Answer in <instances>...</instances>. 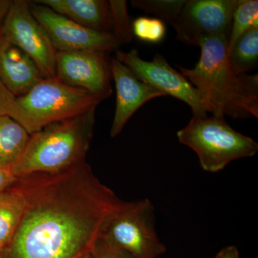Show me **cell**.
I'll return each instance as SVG.
<instances>
[{
  "label": "cell",
  "mask_w": 258,
  "mask_h": 258,
  "mask_svg": "<svg viewBox=\"0 0 258 258\" xmlns=\"http://www.w3.org/2000/svg\"><path fill=\"white\" fill-rule=\"evenodd\" d=\"M32 15L42 25L57 52L98 51L110 53L120 43L111 33L85 28L36 2L30 3Z\"/></svg>",
  "instance_id": "cell-10"
},
{
  "label": "cell",
  "mask_w": 258,
  "mask_h": 258,
  "mask_svg": "<svg viewBox=\"0 0 258 258\" xmlns=\"http://www.w3.org/2000/svg\"><path fill=\"white\" fill-rule=\"evenodd\" d=\"M16 97L10 93L0 80V115L13 118L14 114Z\"/></svg>",
  "instance_id": "cell-23"
},
{
  "label": "cell",
  "mask_w": 258,
  "mask_h": 258,
  "mask_svg": "<svg viewBox=\"0 0 258 258\" xmlns=\"http://www.w3.org/2000/svg\"><path fill=\"white\" fill-rule=\"evenodd\" d=\"M81 258H90V254H88V255L84 256V257H81Z\"/></svg>",
  "instance_id": "cell-28"
},
{
  "label": "cell",
  "mask_w": 258,
  "mask_h": 258,
  "mask_svg": "<svg viewBox=\"0 0 258 258\" xmlns=\"http://www.w3.org/2000/svg\"><path fill=\"white\" fill-rule=\"evenodd\" d=\"M215 258H240L238 249L235 246H227L222 248Z\"/></svg>",
  "instance_id": "cell-25"
},
{
  "label": "cell",
  "mask_w": 258,
  "mask_h": 258,
  "mask_svg": "<svg viewBox=\"0 0 258 258\" xmlns=\"http://www.w3.org/2000/svg\"><path fill=\"white\" fill-rule=\"evenodd\" d=\"M155 210L149 199L124 202L108 219L101 237L135 258H158L166 249L156 230Z\"/></svg>",
  "instance_id": "cell-6"
},
{
  "label": "cell",
  "mask_w": 258,
  "mask_h": 258,
  "mask_svg": "<svg viewBox=\"0 0 258 258\" xmlns=\"http://www.w3.org/2000/svg\"><path fill=\"white\" fill-rule=\"evenodd\" d=\"M11 0H0V36L2 35L3 23L11 4Z\"/></svg>",
  "instance_id": "cell-26"
},
{
  "label": "cell",
  "mask_w": 258,
  "mask_h": 258,
  "mask_svg": "<svg viewBox=\"0 0 258 258\" xmlns=\"http://www.w3.org/2000/svg\"><path fill=\"white\" fill-rule=\"evenodd\" d=\"M16 179L9 169L0 168V193L14 184Z\"/></svg>",
  "instance_id": "cell-24"
},
{
  "label": "cell",
  "mask_w": 258,
  "mask_h": 258,
  "mask_svg": "<svg viewBox=\"0 0 258 258\" xmlns=\"http://www.w3.org/2000/svg\"><path fill=\"white\" fill-rule=\"evenodd\" d=\"M102 101L57 77L45 78L23 96L16 98L13 119L31 134L47 125L84 114Z\"/></svg>",
  "instance_id": "cell-4"
},
{
  "label": "cell",
  "mask_w": 258,
  "mask_h": 258,
  "mask_svg": "<svg viewBox=\"0 0 258 258\" xmlns=\"http://www.w3.org/2000/svg\"><path fill=\"white\" fill-rule=\"evenodd\" d=\"M23 217L3 258H81L91 252L108 219L124 203L86 161L56 173L17 178Z\"/></svg>",
  "instance_id": "cell-1"
},
{
  "label": "cell",
  "mask_w": 258,
  "mask_h": 258,
  "mask_svg": "<svg viewBox=\"0 0 258 258\" xmlns=\"http://www.w3.org/2000/svg\"><path fill=\"white\" fill-rule=\"evenodd\" d=\"M96 108L56 122L31 134L21 157L12 168L16 178L66 170L86 159L93 137Z\"/></svg>",
  "instance_id": "cell-3"
},
{
  "label": "cell",
  "mask_w": 258,
  "mask_h": 258,
  "mask_svg": "<svg viewBox=\"0 0 258 258\" xmlns=\"http://www.w3.org/2000/svg\"><path fill=\"white\" fill-rule=\"evenodd\" d=\"M185 3L186 0H133L131 5L172 26L179 18Z\"/></svg>",
  "instance_id": "cell-19"
},
{
  "label": "cell",
  "mask_w": 258,
  "mask_h": 258,
  "mask_svg": "<svg viewBox=\"0 0 258 258\" xmlns=\"http://www.w3.org/2000/svg\"><path fill=\"white\" fill-rule=\"evenodd\" d=\"M231 68L239 74H247L258 62V28L245 32L227 52Z\"/></svg>",
  "instance_id": "cell-17"
},
{
  "label": "cell",
  "mask_w": 258,
  "mask_h": 258,
  "mask_svg": "<svg viewBox=\"0 0 258 258\" xmlns=\"http://www.w3.org/2000/svg\"><path fill=\"white\" fill-rule=\"evenodd\" d=\"M62 16L85 28L111 33L112 18L109 1L106 0H38Z\"/></svg>",
  "instance_id": "cell-14"
},
{
  "label": "cell",
  "mask_w": 258,
  "mask_h": 258,
  "mask_svg": "<svg viewBox=\"0 0 258 258\" xmlns=\"http://www.w3.org/2000/svg\"><path fill=\"white\" fill-rule=\"evenodd\" d=\"M111 69L116 90V105L111 128V137L114 138L141 107L154 98L166 96L139 80L132 70L115 57L111 58Z\"/></svg>",
  "instance_id": "cell-12"
},
{
  "label": "cell",
  "mask_w": 258,
  "mask_h": 258,
  "mask_svg": "<svg viewBox=\"0 0 258 258\" xmlns=\"http://www.w3.org/2000/svg\"><path fill=\"white\" fill-rule=\"evenodd\" d=\"M23 50L0 36V80L16 98L23 96L45 79Z\"/></svg>",
  "instance_id": "cell-13"
},
{
  "label": "cell",
  "mask_w": 258,
  "mask_h": 258,
  "mask_svg": "<svg viewBox=\"0 0 258 258\" xmlns=\"http://www.w3.org/2000/svg\"><path fill=\"white\" fill-rule=\"evenodd\" d=\"M90 258H135L125 249L107 240L105 237H98L95 242Z\"/></svg>",
  "instance_id": "cell-22"
},
{
  "label": "cell",
  "mask_w": 258,
  "mask_h": 258,
  "mask_svg": "<svg viewBox=\"0 0 258 258\" xmlns=\"http://www.w3.org/2000/svg\"><path fill=\"white\" fill-rule=\"evenodd\" d=\"M252 28H258V1L240 0L234 12L227 52L242 35Z\"/></svg>",
  "instance_id": "cell-18"
},
{
  "label": "cell",
  "mask_w": 258,
  "mask_h": 258,
  "mask_svg": "<svg viewBox=\"0 0 258 258\" xmlns=\"http://www.w3.org/2000/svg\"><path fill=\"white\" fill-rule=\"evenodd\" d=\"M240 0H186L172 25L176 38L186 45L199 46L210 37H230L234 12Z\"/></svg>",
  "instance_id": "cell-8"
},
{
  "label": "cell",
  "mask_w": 258,
  "mask_h": 258,
  "mask_svg": "<svg viewBox=\"0 0 258 258\" xmlns=\"http://www.w3.org/2000/svg\"><path fill=\"white\" fill-rule=\"evenodd\" d=\"M2 35L30 57L45 78L55 77L57 51L32 15L30 2H11L3 23Z\"/></svg>",
  "instance_id": "cell-7"
},
{
  "label": "cell",
  "mask_w": 258,
  "mask_h": 258,
  "mask_svg": "<svg viewBox=\"0 0 258 258\" xmlns=\"http://www.w3.org/2000/svg\"><path fill=\"white\" fill-rule=\"evenodd\" d=\"M25 205V197L15 182L0 193V244L5 250L21 221Z\"/></svg>",
  "instance_id": "cell-16"
},
{
  "label": "cell",
  "mask_w": 258,
  "mask_h": 258,
  "mask_svg": "<svg viewBox=\"0 0 258 258\" xmlns=\"http://www.w3.org/2000/svg\"><path fill=\"white\" fill-rule=\"evenodd\" d=\"M176 135L180 143L192 149L208 172H218L232 161L254 157L258 152L253 139L232 128L222 117L193 116Z\"/></svg>",
  "instance_id": "cell-5"
},
{
  "label": "cell",
  "mask_w": 258,
  "mask_h": 258,
  "mask_svg": "<svg viewBox=\"0 0 258 258\" xmlns=\"http://www.w3.org/2000/svg\"><path fill=\"white\" fill-rule=\"evenodd\" d=\"M115 58L132 70L141 81L164 93L183 101L191 108L193 116L207 115L196 88L179 71L168 63L164 56L157 54L152 60L141 58L138 51L120 50Z\"/></svg>",
  "instance_id": "cell-9"
},
{
  "label": "cell",
  "mask_w": 258,
  "mask_h": 258,
  "mask_svg": "<svg viewBox=\"0 0 258 258\" xmlns=\"http://www.w3.org/2000/svg\"><path fill=\"white\" fill-rule=\"evenodd\" d=\"M55 77L101 98L111 96L112 74L108 52L98 51L57 52Z\"/></svg>",
  "instance_id": "cell-11"
},
{
  "label": "cell",
  "mask_w": 258,
  "mask_h": 258,
  "mask_svg": "<svg viewBox=\"0 0 258 258\" xmlns=\"http://www.w3.org/2000/svg\"><path fill=\"white\" fill-rule=\"evenodd\" d=\"M109 5L113 27L112 34L120 42V45L130 43L133 38V33L127 1L111 0Z\"/></svg>",
  "instance_id": "cell-21"
},
{
  "label": "cell",
  "mask_w": 258,
  "mask_h": 258,
  "mask_svg": "<svg viewBox=\"0 0 258 258\" xmlns=\"http://www.w3.org/2000/svg\"><path fill=\"white\" fill-rule=\"evenodd\" d=\"M30 137L28 131L18 121L8 115H0V168L11 171Z\"/></svg>",
  "instance_id": "cell-15"
},
{
  "label": "cell",
  "mask_w": 258,
  "mask_h": 258,
  "mask_svg": "<svg viewBox=\"0 0 258 258\" xmlns=\"http://www.w3.org/2000/svg\"><path fill=\"white\" fill-rule=\"evenodd\" d=\"M132 28L133 36L147 43L159 44L165 38V23L158 18L139 17L132 22Z\"/></svg>",
  "instance_id": "cell-20"
},
{
  "label": "cell",
  "mask_w": 258,
  "mask_h": 258,
  "mask_svg": "<svg viewBox=\"0 0 258 258\" xmlns=\"http://www.w3.org/2000/svg\"><path fill=\"white\" fill-rule=\"evenodd\" d=\"M5 248L3 247L1 244H0V258H3L4 255Z\"/></svg>",
  "instance_id": "cell-27"
},
{
  "label": "cell",
  "mask_w": 258,
  "mask_h": 258,
  "mask_svg": "<svg viewBox=\"0 0 258 258\" xmlns=\"http://www.w3.org/2000/svg\"><path fill=\"white\" fill-rule=\"evenodd\" d=\"M229 36L210 37L200 43V60L192 69L178 66L196 88L205 112L233 119L258 118V75L239 74L231 68Z\"/></svg>",
  "instance_id": "cell-2"
}]
</instances>
